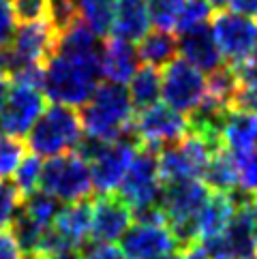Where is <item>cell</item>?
<instances>
[{
  "label": "cell",
  "mask_w": 257,
  "mask_h": 259,
  "mask_svg": "<svg viewBox=\"0 0 257 259\" xmlns=\"http://www.w3.org/2000/svg\"><path fill=\"white\" fill-rule=\"evenodd\" d=\"M103 45L86 24H73L58 34L56 50L43 67V92L52 103L81 107L93 97L101 77Z\"/></svg>",
  "instance_id": "6da1fadb"
},
{
  "label": "cell",
  "mask_w": 257,
  "mask_h": 259,
  "mask_svg": "<svg viewBox=\"0 0 257 259\" xmlns=\"http://www.w3.org/2000/svg\"><path fill=\"white\" fill-rule=\"evenodd\" d=\"M133 118L135 107L128 97V90L122 84H112V81L99 84L79 112L84 133L103 142H112L126 133H133Z\"/></svg>",
  "instance_id": "7a4b0ae2"
},
{
  "label": "cell",
  "mask_w": 257,
  "mask_h": 259,
  "mask_svg": "<svg viewBox=\"0 0 257 259\" xmlns=\"http://www.w3.org/2000/svg\"><path fill=\"white\" fill-rule=\"evenodd\" d=\"M81 120L75 107L52 103L26 135V148L36 156H56L75 150L81 140Z\"/></svg>",
  "instance_id": "3957f363"
},
{
  "label": "cell",
  "mask_w": 257,
  "mask_h": 259,
  "mask_svg": "<svg viewBox=\"0 0 257 259\" xmlns=\"http://www.w3.org/2000/svg\"><path fill=\"white\" fill-rule=\"evenodd\" d=\"M39 191L64 203L88 199V195L95 191L88 161L81 159L77 152H62L50 156V161L43 163L41 167Z\"/></svg>",
  "instance_id": "277c9868"
},
{
  "label": "cell",
  "mask_w": 257,
  "mask_h": 259,
  "mask_svg": "<svg viewBox=\"0 0 257 259\" xmlns=\"http://www.w3.org/2000/svg\"><path fill=\"white\" fill-rule=\"evenodd\" d=\"M58 32L50 22H24L17 26L11 41L3 48L5 73L9 77L24 67H45L56 50Z\"/></svg>",
  "instance_id": "5b68a950"
},
{
  "label": "cell",
  "mask_w": 257,
  "mask_h": 259,
  "mask_svg": "<svg viewBox=\"0 0 257 259\" xmlns=\"http://www.w3.org/2000/svg\"><path fill=\"white\" fill-rule=\"evenodd\" d=\"M118 195L131 206L133 212L148 206H161V171L157 150L146 146L137 148L128 171L118 187Z\"/></svg>",
  "instance_id": "8992f818"
},
{
  "label": "cell",
  "mask_w": 257,
  "mask_h": 259,
  "mask_svg": "<svg viewBox=\"0 0 257 259\" xmlns=\"http://www.w3.org/2000/svg\"><path fill=\"white\" fill-rule=\"evenodd\" d=\"M161 97L165 105L180 114H191L208 92V79L185 58H174L161 73Z\"/></svg>",
  "instance_id": "52a82bcc"
},
{
  "label": "cell",
  "mask_w": 257,
  "mask_h": 259,
  "mask_svg": "<svg viewBox=\"0 0 257 259\" xmlns=\"http://www.w3.org/2000/svg\"><path fill=\"white\" fill-rule=\"evenodd\" d=\"M137 148H140L137 137L133 133H126L118 140L107 142L101 148V152L88 163L90 176H93V189L99 195H109V193L118 191Z\"/></svg>",
  "instance_id": "ba28073f"
},
{
  "label": "cell",
  "mask_w": 257,
  "mask_h": 259,
  "mask_svg": "<svg viewBox=\"0 0 257 259\" xmlns=\"http://www.w3.org/2000/svg\"><path fill=\"white\" fill-rule=\"evenodd\" d=\"M187 118L185 114L167 107L165 103H157L152 107L142 109L133 118V135L140 146L161 150V148L180 142L187 135Z\"/></svg>",
  "instance_id": "9c48e42d"
},
{
  "label": "cell",
  "mask_w": 257,
  "mask_h": 259,
  "mask_svg": "<svg viewBox=\"0 0 257 259\" xmlns=\"http://www.w3.org/2000/svg\"><path fill=\"white\" fill-rule=\"evenodd\" d=\"M212 30L219 50L232 67L242 64L257 48V20L251 15L219 11L215 15Z\"/></svg>",
  "instance_id": "30bf717a"
},
{
  "label": "cell",
  "mask_w": 257,
  "mask_h": 259,
  "mask_svg": "<svg viewBox=\"0 0 257 259\" xmlns=\"http://www.w3.org/2000/svg\"><path fill=\"white\" fill-rule=\"evenodd\" d=\"M45 109V95L41 88L13 84L9 86V95L5 99V105L0 107V135L7 137H22L28 135L36 118Z\"/></svg>",
  "instance_id": "8fae6325"
},
{
  "label": "cell",
  "mask_w": 257,
  "mask_h": 259,
  "mask_svg": "<svg viewBox=\"0 0 257 259\" xmlns=\"http://www.w3.org/2000/svg\"><path fill=\"white\" fill-rule=\"evenodd\" d=\"M253 206L236 210L223 234L201 242V246L206 248L210 259H255L257 246L253 238Z\"/></svg>",
  "instance_id": "7c38bea8"
},
{
  "label": "cell",
  "mask_w": 257,
  "mask_h": 259,
  "mask_svg": "<svg viewBox=\"0 0 257 259\" xmlns=\"http://www.w3.org/2000/svg\"><path fill=\"white\" fill-rule=\"evenodd\" d=\"M120 251L128 259H165L180 244L165 223H135L120 238Z\"/></svg>",
  "instance_id": "4fadbf2b"
},
{
  "label": "cell",
  "mask_w": 257,
  "mask_h": 259,
  "mask_svg": "<svg viewBox=\"0 0 257 259\" xmlns=\"http://www.w3.org/2000/svg\"><path fill=\"white\" fill-rule=\"evenodd\" d=\"M133 210L116 193L97 195L93 199V227H90V242L112 244L124 236L131 227Z\"/></svg>",
  "instance_id": "5bb4252c"
},
{
  "label": "cell",
  "mask_w": 257,
  "mask_h": 259,
  "mask_svg": "<svg viewBox=\"0 0 257 259\" xmlns=\"http://www.w3.org/2000/svg\"><path fill=\"white\" fill-rule=\"evenodd\" d=\"M178 41V54L193 67H197L201 73L215 71L223 64V54L219 50L217 36L212 26L208 22H201L189 28H182L176 36Z\"/></svg>",
  "instance_id": "9a60e30c"
},
{
  "label": "cell",
  "mask_w": 257,
  "mask_h": 259,
  "mask_svg": "<svg viewBox=\"0 0 257 259\" xmlns=\"http://www.w3.org/2000/svg\"><path fill=\"white\" fill-rule=\"evenodd\" d=\"M90 227H93V199H79L60 208L52 223V229L73 251H81L86 246L90 240Z\"/></svg>",
  "instance_id": "2e32d148"
},
{
  "label": "cell",
  "mask_w": 257,
  "mask_h": 259,
  "mask_svg": "<svg viewBox=\"0 0 257 259\" xmlns=\"http://www.w3.org/2000/svg\"><path fill=\"white\" fill-rule=\"evenodd\" d=\"M140 52L131 41L109 39L101 52V73L112 84H126L133 73L140 69Z\"/></svg>",
  "instance_id": "e0dca14e"
},
{
  "label": "cell",
  "mask_w": 257,
  "mask_h": 259,
  "mask_svg": "<svg viewBox=\"0 0 257 259\" xmlns=\"http://www.w3.org/2000/svg\"><path fill=\"white\" fill-rule=\"evenodd\" d=\"M221 144L232 154H242L257 148V114L242 107L229 109L221 128Z\"/></svg>",
  "instance_id": "ac0fdd59"
},
{
  "label": "cell",
  "mask_w": 257,
  "mask_h": 259,
  "mask_svg": "<svg viewBox=\"0 0 257 259\" xmlns=\"http://www.w3.org/2000/svg\"><path fill=\"white\" fill-rule=\"evenodd\" d=\"M148 0H116L112 34L116 39L137 43L150 32Z\"/></svg>",
  "instance_id": "d6986e66"
},
{
  "label": "cell",
  "mask_w": 257,
  "mask_h": 259,
  "mask_svg": "<svg viewBox=\"0 0 257 259\" xmlns=\"http://www.w3.org/2000/svg\"><path fill=\"white\" fill-rule=\"evenodd\" d=\"M234 203L229 199L227 193H219L212 191L210 197L206 201V206L199 212V242H206V240H212L219 234H223V229L227 227V223L234 217Z\"/></svg>",
  "instance_id": "ffe728a7"
},
{
  "label": "cell",
  "mask_w": 257,
  "mask_h": 259,
  "mask_svg": "<svg viewBox=\"0 0 257 259\" xmlns=\"http://www.w3.org/2000/svg\"><path fill=\"white\" fill-rule=\"evenodd\" d=\"M161 69L152 64L140 67L128 79V97L135 109H146L159 103L161 99Z\"/></svg>",
  "instance_id": "44dd1931"
},
{
  "label": "cell",
  "mask_w": 257,
  "mask_h": 259,
  "mask_svg": "<svg viewBox=\"0 0 257 259\" xmlns=\"http://www.w3.org/2000/svg\"><path fill=\"white\" fill-rule=\"evenodd\" d=\"M137 52H140V58L146 64H152V67L161 69L178 56V41H176V36H174V32L157 28V30L148 32L140 41Z\"/></svg>",
  "instance_id": "7402d4cb"
},
{
  "label": "cell",
  "mask_w": 257,
  "mask_h": 259,
  "mask_svg": "<svg viewBox=\"0 0 257 259\" xmlns=\"http://www.w3.org/2000/svg\"><path fill=\"white\" fill-rule=\"evenodd\" d=\"M210 191H219V193H229L232 189L238 187V167H236V159L227 148H219L212 154L208 167L201 176Z\"/></svg>",
  "instance_id": "603a6c76"
},
{
  "label": "cell",
  "mask_w": 257,
  "mask_h": 259,
  "mask_svg": "<svg viewBox=\"0 0 257 259\" xmlns=\"http://www.w3.org/2000/svg\"><path fill=\"white\" fill-rule=\"evenodd\" d=\"M79 22L86 24L97 36L112 34L116 0H77Z\"/></svg>",
  "instance_id": "cb8c5ba5"
},
{
  "label": "cell",
  "mask_w": 257,
  "mask_h": 259,
  "mask_svg": "<svg viewBox=\"0 0 257 259\" xmlns=\"http://www.w3.org/2000/svg\"><path fill=\"white\" fill-rule=\"evenodd\" d=\"M238 73L232 64H221L215 71H210L208 77V97H212L219 103H223L225 107H234L236 95H238Z\"/></svg>",
  "instance_id": "d4e9b609"
},
{
  "label": "cell",
  "mask_w": 257,
  "mask_h": 259,
  "mask_svg": "<svg viewBox=\"0 0 257 259\" xmlns=\"http://www.w3.org/2000/svg\"><path fill=\"white\" fill-rule=\"evenodd\" d=\"M234 69L238 73V81H240L234 107L251 109L257 114V48L242 64H238Z\"/></svg>",
  "instance_id": "484cf974"
},
{
  "label": "cell",
  "mask_w": 257,
  "mask_h": 259,
  "mask_svg": "<svg viewBox=\"0 0 257 259\" xmlns=\"http://www.w3.org/2000/svg\"><path fill=\"white\" fill-rule=\"evenodd\" d=\"M20 210L28 219H32L34 223H39L41 227H52L54 219L60 212V201L43 191H34L32 195L24 197Z\"/></svg>",
  "instance_id": "4316f807"
},
{
  "label": "cell",
  "mask_w": 257,
  "mask_h": 259,
  "mask_svg": "<svg viewBox=\"0 0 257 259\" xmlns=\"http://www.w3.org/2000/svg\"><path fill=\"white\" fill-rule=\"evenodd\" d=\"M41 167H43V163H41V156H36V154H28V156H24L22 163H20V167L15 169V187L20 189L22 193V197H28L32 195L34 191H39V182H41Z\"/></svg>",
  "instance_id": "83f0119b"
},
{
  "label": "cell",
  "mask_w": 257,
  "mask_h": 259,
  "mask_svg": "<svg viewBox=\"0 0 257 259\" xmlns=\"http://www.w3.org/2000/svg\"><path fill=\"white\" fill-rule=\"evenodd\" d=\"M180 9H182V0H148L150 22L159 30L174 32L178 28Z\"/></svg>",
  "instance_id": "f1b7e54d"
},
{
  "label": "cell",
  "mask_w": 257,
  "mask_h": 259,
  "mask_svg": "<svg viewBox=\"0 0 257 259\" xmlns=\"http://www.w3.org/2000/svg\"><path fill=\"white\" fill-rule=\"evenodd\" d=\"M22 193L15 187V182H9L7 178H0V231L9 229L13 223L15 214L22 208Z\"/></svg>",
  "instance_id": "f546056e"
},
{
  "label": "cell",
  "mask_w": 257,
  "mask_h": 259,
  "mask_svg": "<svg viewBox=\"0 0 257 259\" xmlns=\"http://www.w3.org/2000/svg\"><path fill=\"white\" fill-rule=\"evenodd\" d=\"M26 156V144L17 137L0 135V178L13 176Z\"/></svg>",
  "instance_id": "4dcf8cb0"
},
{
  "label": "cell",
  "mask_w": 257,
  "mask_h": 259,
  "mask_svg": "<svg viewBox=\"0 0 257 259\" xmlns=\"http://www.w3.org/2000/svg\"><path fill=\"white\" fill-rule=\"evenodd\" d=\"M48 22L58 34L69 30L73 24L79 22L77 0H50V17Z\"/></svg>",
  "instance_id": "1f68e13d"
},
{
  "label": "cell",
  "mask_w": 257,
  "mask_h": 259,
  "mask_svg": "<svg viewBox=\"0 0 257 259\" xmlns=\"http://www.w3.org/2000/svg\"><path fill=\"white\" fill-rule=\"evenodd\" d=\"M215 13V7L208 0H182V9H180V17H178V28H189L201 22H208L210 15Z\"/></svg>",
  "instance_id": "d6a6232c"
},
{
  "label": "cell",
  "mask_w": 257,
  "mask_h": 259,
  "mask_svg": "<svg viewBox=\"0 0 257 259\" xmlns=\"http://www.w3.org/2000/svg\"><path fill=\"white\" fill-rule=\"evenodd\" d=\"M238 167V187L244 191H257V148L242 154H234Z\"/></svg>",
  "instance_id": "836d02e7"
},
{
  "label": "cell",
  "mask_w": 257,
  "mask_h": 259,
  "mask_svg": "<svg viewBox=\"0 0 257 259\" xmlns=\"http://www.w3.org/2000/svg\"><path fill=\"white\" fill-rule=\"evenodd\" d=\"M15 17L24 22H48L50 0H11Z\"/></svg>",
  "instance_id": "e575fe53"
},
{
  "label": "cell",
  "mask_w": 257,
  "mask_h": 259,
  "mask_svg": "<svg viewBox=\"0 0 257 259\" xmlns=\"http://www.w3.org/2000/svg\"><path fill=\"white\" fill-rule=\"evenodd\" d=\"M17 17L13 11V3L11 0H0V50L7 48L9 41L17 28Z\"/></svg>",
  "instance_id": "d590c367"
},
{
  "label": "cell",
  "mask_w": 257,
  "mask_h": 259,
  "mask_svg": "<svg viewBox=\"0 0 257 259\" xmlns=\"http://www.w3.org/2000/svg\"><path fill=\"white\" fill-rule=\"evenodd\" d=\"M84 259H128L120 248H116L114 244H101V242H86V246L81 248Z\"/></svg>",
  "instance_id": "8d00e7d4"
},
{
  "label": "cell",
  "mask_w": 257,
  "mask_h": 259,
  "mask_svg": "<svg viewBox=\"0 0 257 259\" xmlns=\"http://www.w3.org/2000/svg\"><path fill=\"white\" fill-rule=\"evenodd\" d=\"M0 259H22V248L11 229L0 231Z\"/></svg>",
  "instance_id": "74e56055"
},
{
  "label": "cell",
  "mask_w": 257,
  "mask_h": 259,
  "mask_svg": "<svg viewBox=\"0 0 257 259\" xmlns=\"http://www.w3.org/2000/svg\"><path fill=\"white\" fill-rule=\"evenodd\" d=\"M225 7H229L234 13L257 17V0H225Z\"/></svg>",
  "instance_id": "f35d334b"
},
{
  "label": "cell",
  "mask_w": 257,
  "mask_h": 259,
  "mask_svg": "<svg viewBox=\"0 0 257 259\" xmlns=\"http://www.w3.org/2000/svg\"><path fill=\"white\" fill-rule=\"evenodd\" d=\"M39 259H84V257H81V251H60V253L43 255Z\"/></svg>",
  "instance_id": "ab89813d"
},
{
  "label": "cell",
  "mask_w": 257,
  "mask_h": 259,
  "mask_svg": "<svg viewBox=\"0 0 257 259\" xmlns=\"http://www.w3.org/2000/svg\"><path fill=\"white\" fill-rule=\"evenodd\" d=\"M9 79L7 77H0V107L5 105V99H7V95H9Z\"/></svg>",
  "instance_id": "60d3db41"
},
{
  "label": "cell",
  "mask_w": 257,
  "mask_h": 259,
  "mask_svg": "<svg viewBox=\"0 0 257 259\" xmlns=\"http://www.w3.org/2000/svg\"><path fill=\"white\" fill-rule=\"evenodd\" d=\"M5 56H3V50H0V77H5Z\"/></svg>",
  "instance_id": "b9f144b4"
},
{
  "label": "cell",
  "mask_w": 257,
  "mask_h": 259,
  "mask_svg": "<svg viewBox=\"0 0 257 259\" xmlns=\"http://www.w3.org/2000/svg\"><path fill=\"white\" fill-rule=\"evenodd\" d=\"M253 238H255V246H257V214H255V221H253Z\"/></svg>",
  "instance_id": "7bdbcfd3"
},
{
  "label": "cell",
  "mask_w": 257,
  "mask_h": 259,
  "mask_svg": "<svg viewBox=\"0 0 257 259\" xmlns=\"http://www.w3.org/2000/svg\"><path fill=\"white\" fill-rule=\"evenodd\" d=\"M251 206H253V210H255V214H257V191L253 193V201H251Z\"/></svg>",
  "instance_id": "ee69618b"
},
{
  "label": "cell",
  "mask_w": 257,
  "mask_h": 259,
  "mask_svg": "<svg viewBox=\"0 0 257 259\" xmlns=\"http://www.w3.org/2000/svg\"><path fill=\"white\" fill-rule=\"evenodd\" d=\"M22 259H39V257H36V255H24Z\"/></svg>",
  "instance_id": "f6af8a7d"
}]
</instances>
